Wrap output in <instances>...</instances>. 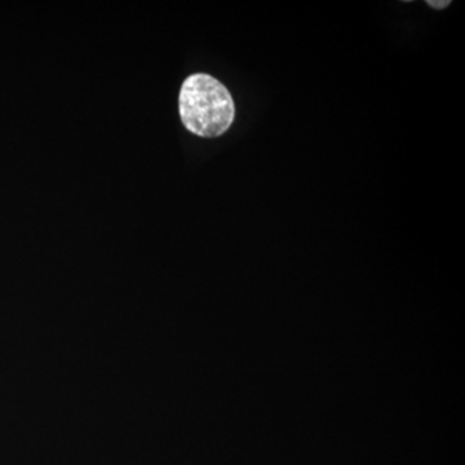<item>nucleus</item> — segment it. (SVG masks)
Here are the masks:
<instances>
[{
    "instance_id": "1",
    "label": "nucleus",
    "mask_w": 465,
    "mask_h": 465,
    "mask_svg": "<svg viewBox=\"0 0 465 465\" xmlns=\"http://www.w3.org/2000/svg\"><path fill=\"white\" fill-rule=\"evenodd\" d=\"M179 112L186 130L206 139L224 134L235 118L231 92L222 82L203 73L183 81Z\"/></svg>"
},
{
    "instance_id": "2",
    "label": "nucleus",
    "mask_w": 465,
    "mask_h": 465,
    "mask_svg": "<svg viewBox=\"0 0 465 465\" xmlns=\"http://www.w3.org/2000/svg\"><path fill=\"white\" fill-rule=\"evenodd\" d=\"M427 5L434 9H443L451 5L450 0H443V2H436V0H428Z\"/></svg>"
}]
</instances>
